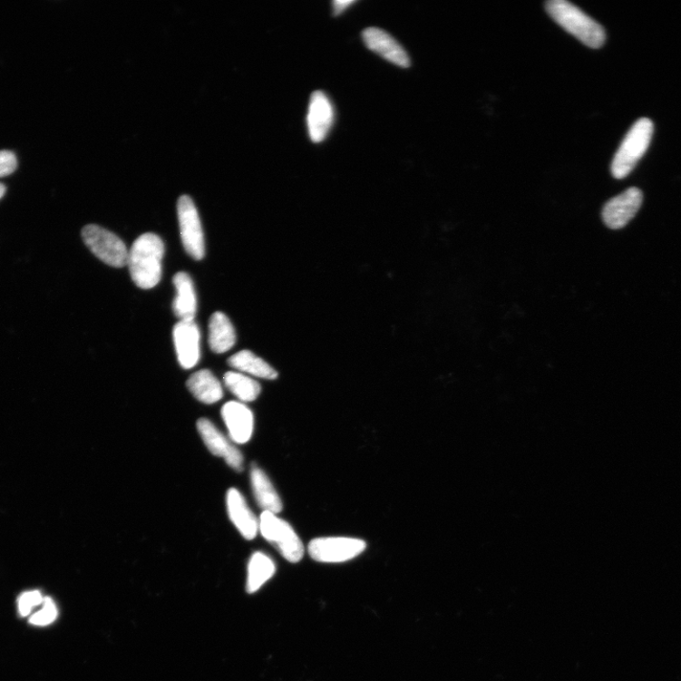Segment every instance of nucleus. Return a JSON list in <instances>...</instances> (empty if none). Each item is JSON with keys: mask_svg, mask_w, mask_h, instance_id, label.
Here are the masks:
<instances>
[{"mask_svg": "<svg viewBox=\"0 0 681 681\" xmlns=\"http://www.w3.org/2000/svg\"><path fill=\"white\" fill-rule=\"evenodd\" d=\"M165 246L155 233L140 236L128 252L127 266L131 279L138 287L149 290L156 287L162 276Z\"/></svg>", "mask_w": 681, "mask_h": 681, "instance_id": "nucleus-1", "label": "nucleus"}, {"mask_svg": "<svg viewBox=\"0 0 681 681\" xmlns=\"http://www.w3.org/2000/svg\"><path fill=\"white\" fill-rule=\"evenodd\" d=\"M545 6L547 13L559 26L576 36L586 46L599 49L604 45L606 41L604 28L578 6L566 0H550L546 3Z\"/></svg>", "mask_w": 681, "mask_h": 681, "instance_id": "nucleus-2", "label": "nucleus"}, {"mask_svg": "<svg viewBox=\"0 0 681 681\" xmlns=\"http://www.w3.org/2000/svg\"><path fill=\"white\" fill-rule=\"evenodd\" d=\"M653 131L654 124L649 119H640L633 124L615 153L611 164L613 178L624 180L634 170L647 151Z\"/></svg>", "mask_w": 681, "mask_h": 681, "instance_id": "nucleus-3", "label": "nucleus"}, {"mask_svg": "<svg viewBox=\"0 0 681 681\" xmlns=\"http://www.w3.org/2000/svg\"><path fill=\"white\" fill-rule=\"evenodd\" d=\"M259 532L287 561L297 563L304 557L303 542L293 526L277 514L267 511L261 513Z\"/></svg>", "mask_w": 681, "mask_h": 681, "instance_id": "nucleus-4", "label": "nucleus"}, {"mask_svg": "<svg viewBox=\"0 0 681 681\" xmlns=\"http://www.w3.org/2000/svg\"><path fill=\"white\" fill-rule=\"evenodd\" d=\"M82 237L85 246L107 266L116 268L127 266L129 250L116 234L100 226L89 225L83 229Z\"/></svg>", "mask_w": 681, "mask_h": 681, "instance_id": "nucleus-5", "label": "nucleus"}, {"mask_svg": "<svg viewBox=\"0 0 681 681\" xmlns=\"http://www.w3.org/2000/svg\"><path fill=\"white\" fill-rule=\"evenodd\" d=\"M366 542L347 537H323L313 540L307 550L311 558L321 563H343L365 551Z\"/></svg>", "mask_w": 681, "mask_h": 681, "instance_id": "nucleus-6", "label": "nucleus"}, {"mask_svg": "<svg viewBox=\"0 0 681 681\" xmlns=\"http://www.w3.org/2000/svg\"><path fill=\"white\" fill-rule=\"evenodd\" d=\"M178 215L183 247L195 260L205 257V238L201 219L198 210L188 195H183L178 202Z\"/></svg>", "mask_w": 681, "mask_h": 681, "instance_id": "nucleus-7", "label": "nucleus"}, {"mask_svg": "<svg viewBox=\"0 0 681 681\" xmlns=\"http://www.w3.org/2000/svg\"><path fill=\"white\" fill-rule=\"evenodd\" d=\"M643 200V192L637 188H630L617 197H613L603 209L604 223L611 229H623L639 211Z\"/></svg>", "mask_w": 681, "mask_h": 681, "instance_id": "nucleus-8", "label": "nucleus"}, {"mask_svg": "<svg viewBox=\"0 0 681 681\" xmlns=\"http://www.w3.org/2000/svg\"><path fill=\"white\" fill-rule=\"evenodd\" d=\"M200 329L192 321H180L173 327V342L178 359L184 369L193 368L201 357Z\"/></svg>", "mask_w": 681, "mask_h": 681, "instance_id": "nucleus-9", "label": "nucleus"}, {"mask_svg": "<svg viewBox=\"0 0 681 681\" xmlns=\"http://www.w3.org/2000/svg\"><path fill=\"white\" fill-rule=\"evenodd\" d=\"M197 429L212 454L224 458L227 464L236 472L244 470L243 454L211 422L200 419L197 423Z\"/></svg>", "mask_w": 681, "mask_h": 681, "instance_id": "nucleus-10", "label": "nucleus"}, {"mask_svg": "<svg viewBox=\"0 0 681 681\" xmlns=\"http://www.w3.org/2000/svg\"><path fill=\"white\" fill-rule=\"evenodd\" d=\"M334 106L322 92H316L311 97L306 124L313 142L320 143L327 136L334 123Z\"/></svg>", "mask_w": 681, "mask_h": 681, "instance_id": "nucleus-11", "label": "nucleus"}, {"mask_svg": "<svg viewBox=\"0 0 681 681\" xmlns=\"http://www.w3.org/2000/svg\"><path fill=\"white\" fill-rule=\"evenodd\" d=\"M222 416L233 443L246 444L250 441L254 432V414L244 403L232 401L226 404Z\"/></svg>", "mask_w": 681, "mask_h": 681, "instance_id": "nucleus-12", "label": "nucleus"}, {"mask_svg": "<svg viewBox=\"0 0 681 681\" xmlns=\"http://www.w3.org/2000/svg\"><path fill=\"white\" fill-rule=\"evenodd\" d=\"M366 47L392 63L402 68H409L410 58L405 50L390 34L378 28H368L363 32Z\"/></svg>", "mask_w": 681, "mask_h": 681, "instance_id": "nucleus-13", "label": "nucleus"}, {"mask_svg": "<svg viewBox=\"0 0 681 681\" xmlns=\"http://www.w3.org/2000/svg\"><path fill=\"white\" fill-rule=\"evenodd\" d=\"M227 507L229 516L240 535L248 540H254L259 532V520L238 490L230 489L228 491Z\"/></svg>", "mask_w": 681, "mask_h": 681, "instance_id": "nucleus-14", "label": "nucleus"}, {"mask_svg": "<svg viewBox=\"0 0 681 681\" xmlns=\"http://www.w3.org/2000/svg\"><path fill=\"white\" fill-rule=\"evenodd\" d=\"M173 284L177 289L172 304V310L180 321H192L197 311V299L194 284L190 275L179 272L173 277Z\"/></svg>", "mask_w": 681, "mask_h": 681, "instance_id": "nucleus-15", "label": "nucleus"}, {"mask_svg": "<svg viewBox=\"0 0 681 681\" xmlns=\"http://www.w3.org/2000/svg\"><path fill=\"white\" fill-rule=\"evenodd\" d=\"M252 490L259 508L263 511L279 514L283 511L282 501L268 474L259 467L251 469Z\"/></svg>", "mask_w": 681, "mask_h": 681, "instance_id": "nucleus-16", "label": "nucleus"}, {"mask_svg": "<svg viewBox=\"0 0 681 681\" xmlns=\"http://www.w3.org/2000/svg\"><path fill=\"white\" fill-rule=\"evenodd\" d=\"M187 387L195 399L206 404H216L224 397L221 383L208 369L193 373L187 382Z\"/></svg>", "mask_w": 681, "mask_h": 681, "instance_id": "nucleus-17", "label": "nucleus"}, {"mask_svg": "<svg viewBox=\"0 0 681 681\" xmlns=\"http://www.w3.org/2000/svg\"><path fill=\"white\" fill-rule=\"evenodd\" d=\"M236 344L235 328L221 312L213 314L209 323V345L216 355L228 353Z\"/></svg>", "mask_w": 681, "mask_h": 681, "instance_id": "nucleus-18", "label": "nucleus"}, {"mask_svg": "<svg viewBox=\"0 0 681 681\" xmlns=\"http://www.w3.org/2000/svg\"><path fill=\"white\" fill-rule=\"evenodd\" d=\"M228 363L238 372L253 377L266 380H276L278 377V373L275 368L250 350L239 351V353L232 355Z\"/></svg>", "mask_w": 681, "mask_h": 681, "instance_id": "nucleus-19", "label": "nucleus"}, {"mask_svg": "<svg viewBox=\"0 0 681 681\" xmlns=\"http://www.w3.org/2000/svg\"><path fill=\"white\" fill-rule=\"evenodd\" d=\"M276 573L273 559L266 554L256 552L248 564L247 589L249 593L258 591L270 580Z\"/></svg>", "mask_w": 681, "mask_h": 681, "instance_id": "nucleus-20", "label": "nucleus"}, {"mask_svg": "<svg viewBox=\"0 0 681 681\" xmlns=\"http://www.w3.org/2000/svg\"><path fill=\"white\" fill-rule=\"evenodd\" d=\"M224 382L227 388L240 403L256 401L261 392V386L257 381L238 371L227 372Z\"/></svg>", "mask_w": 681, "mask_h": 681, "instance_id": "nucleus-21", "label": "nucleus"}, {"mask_svg": "<svg viewBox=\"0 0 681 681\" xmlns=\"http://www.w3.org/2000/svg\"><path fill=\"white\" fill-rule=\"evenodd\" d=\"M58 610L54 602L50 598H44L42 608L34 613L30 623L35 626H48L54 623L57 618Z\"/></svg>", "mask_w": 681, "mask_h": 681, "instance_id": "nucleus-22", "label": "nucleus"}, {"mask_svg": "<svg viewBox=\"0 0 681 681\" xmlns=\"http://www.w3.org/2000/svg\"><path fill=\"white\" fill-rule=\"evenodd\" d=\"M44 598L38 590L24 592L19 598L18 608L21 615L27 617L34 608L43 604Z\"/></svg>", "mask_w": 681, "mask_h": 681, "instance_id": "nucleus-23", "label": "nucleus"}, {"mask_svg": "<svg viewBox=\"0 0 681 681\" xmlns=\"http://www.w3.org/2000/svg\"><path fill=\"white\" fill-rule=\"evenodd\" d=\"M17 168V160L11 151H0V178L12 174Z\"/></svg>", "mask_w": 681, "mask_h": 681, "instance_id": "nucleus-24", "label": "nucleus"}, {"mask_svg": "<svg viewBox=\"0 0 681 681\" xmlns=\"http://www.w3.org/2000/svg\"><path fill=\"white\" fill-rule=\"evenodd\" d=\"M355 2L354 0H337V2H335L334 5V10H335V15H339L342 13H344L350 5H355Z\"/></svg>", "mask_w": 681, "mask_h": 681, "instance_id": "nucleus-25", "label": "nucleus"}, {"mask_svg": "<svg viewBox=\"0 0 681 681\" xmlns=\"http://www.w3.org/2000/svg\"><path fill=\"white\" fill-rule=\"evenodd\" d=\"M5 191H6L5 186L3 184H0V199H2V198L5 194Z\"/></svg>", "mask_w": 681, "mask_h": 681, "instance_id": "nucleus-26", "label": "nucleus"}]
</instances>
